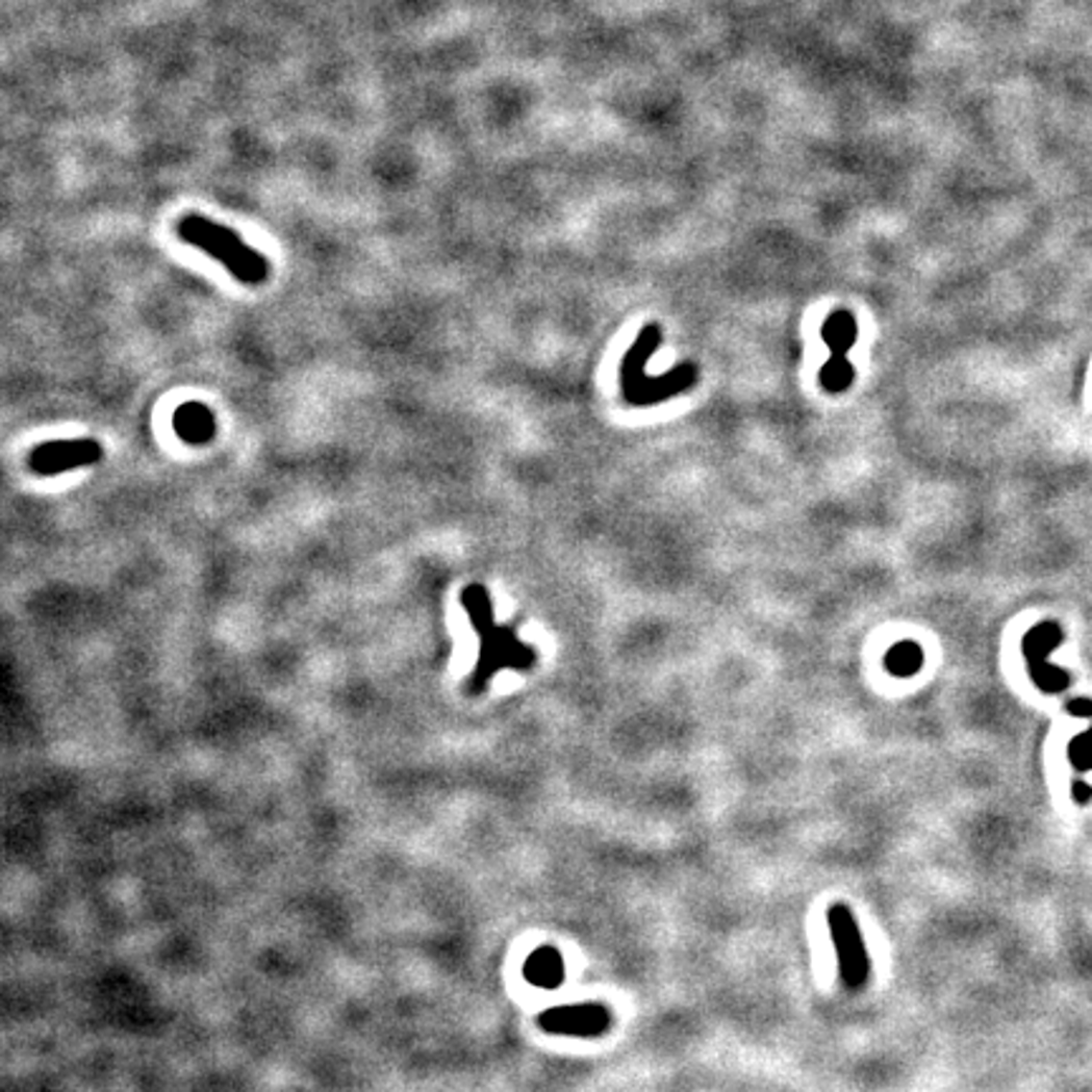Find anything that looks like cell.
Instances as JSON below:
<instances>
[{"label": "cell", "instance_id": "obj_3", "mask_svg": "<svg viewBox=\"0 0 1092 1092\" xmlns=\"http://www.w3.org/2000/svg\"><path fill=\"white\" fill-rule=\"evenodd\" d=\"M177 235H180L187 246L198 248V251L215 258L235 281L246 283V286H258V283L269 279V258L261 256L258 251H253L235 230L223 226V223H215L210 221V218L191 212V215H182L180 221H177Z\"/></svg>", "mask_w": 1092, "mask_h": 1092}, {"label": "cell", "instance_id": "obj_2", "mask_svg": "<svg viewBox=\"0 0 1092 1092\" xmlns=\"http://www.w3.org/2000/svg\"><path fill=\"white\" fill-rule=\"evenodd\" d=\"M663 345V332L658 324H645L637 334V339L625 354L623 367H619V382H623V398L633 407H653L663 400L676 398V395L688 392L699 380V367L693 362L678 364L676 370L665 375L651 377L645 372V364Z\"/></svg>", "mask_w": 1092, "mask_h": 1092}, {"label": "cell", "instance_id": "obj_11", "mask_svg": "<svg viewBox=\"0 0 1092 1092\" xmlns=\"http://www.w3.org/2000/svg\"><path fill=\"white\" fill-rule=\"evenodd\" d=\"M923 665V651H920L918 642L903 640L895 642L885 655V670L895 678H911L916 676Z\"/></svg>", "mask_w": 1092, "mask_h": 1092}, {"label": "cell", "instance_id": "obj_7", "mask_svg": "<svg viewBox=\"0 0 1092 1092\" xmlns=\"http://www.w3.org/2000/svg\"><path fill=\"white\" fill-rule=\"evenodd\" d=\"M539 1024L552 1035L566 1037H602L612 1024L610 1009L602 1005L554 1007L541 1014Z\"/></svg>", "mask_w": 1092, "mask_h": 1092}, {"label": "cell", "instance_id": "obj_10", "mask_svg": "<svg viewBox=\"0 0 1092 1092\" xmlns=\"http://www.w3.org/2000/svg\"><path fill=\"white\" fill-rule=\"evenodd\" d=\"M527 979L536 987H557L564 979V961L554 948H539L527 961Z\"/></svg>", "mask_w": 1092, "mask_h": 1092}, {"label": "cell", "instance_id": "obj_1", "mask_svg": "<svg viewBox=\"0 0 1092 1092\" xmlns=\"http://www.w3.org/2000/svg\"><path fill=\"white\" fill-rule=\"evenodd\" d=\"M460 602H463L465 612H468L471 625L478 633L481 640V655H478V663L474 676H471V690L478 693L488 686V681L499 670L513 668V670H529L534 665L536 653L534 647L522 642L513 633L511 628L496 623L493 617V602L488 589L483 584H468L460 592Z\"/></svg>", "mask_w": 1092, "mask_h": 1092}, {"label": "cell", "instance_id": "obj_6", "mask_svg": "<svg viewBox=\"0 0 1092 1092\" xmlns=\"http://www.w3.org/2000/svg\"><path fill=\"white\" fill-rule=\"evenodd\" d=\"M104 458V448L94 438H71L41 442L28 456V468L35 476H58L69 471L86 468Z\"/></svg>", "mask_w": 1092, "mask_h": 1092}, {"label": "cell", "instance_id": "obj_8", "mask_svg": "<svg viewBox=\"0 0 1092 1092\" xmlns=\"http://www.w3.org/2000/svg\"><path fill=\"white\" fill-rule=\"evenodd\" d=\"M1060 637L1062 633L1058 625H1049V623L1040 625V628H1035L1024 637V655H1026V663H1030L1032 678H1035V683L1042 690H1052V693H1058V690H1062V686L1067 683L1065 672L1055 670V665L1047 663V655L1055 651V645L1060 642Z\"/></svg>", "mask_w": 1092, "mask_h": 1092}, {"label": "cell", "instance_id": "obj_4", "mask_svg": "<svg viewBox=\"0 0 1092 1092\" xmlns=\"http://www.w3.org/2000/svg\"><path fill=\"white\" fill-rule=\"evenodd\" d=\"M828 925L832 943H835L842 984L847 989H863L867 979H870L872 966L855 913L849 911L845 903H835L828 911Z\"/></svg>", "mask_w": 1092, "mask_h": 1092}, {"label": "cell", "instance_id": "obj_5", "mask_svg": "<svg viewBox=\"0 0 1092 1092\" xmlns=\"http://www.w3.org/2000/svg\"><path fill=\"white\" fill-rule=\"evenodd\" d=\"M822 339L830 347V359L819 370V385L830 395H840L849 389L855 380V367L847 354L858 341V322L847 309L832 311L822 324Z\"/></svg>", "mask_w": 1092, "mask_h": 1092}, {"label": "cell", "instance_id": "obj_9", "mask_svg": "<svg viewBox=\"0 0 1092 1092\" xmlns=\"http://www.w3.org/2000/svg\"><path fill=\"white\" fill-rule=\"evenodd\" d=\"M173 425L175 433L185 442H193V446H203L215 435V417H212L208 407L200 403H185L177 407Z\"/></svg>", "mask_w": 1092, "mask_h": 1092}]
</instances>
